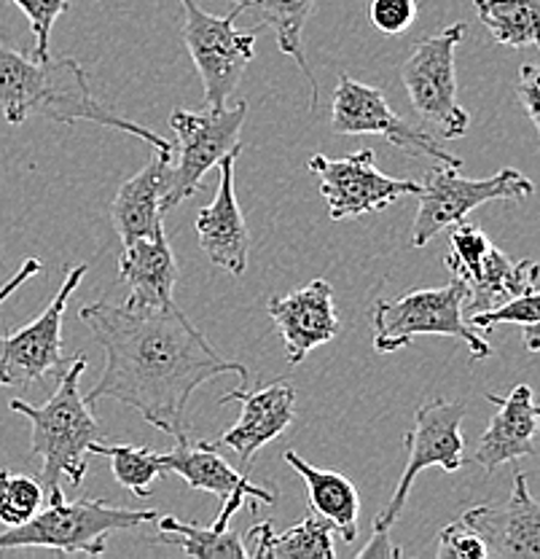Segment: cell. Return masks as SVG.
Here are the masks:
<instances>
[{"instance_id": "cell-1", "label": "cell", "mask_w": 540, "mask_h": 559, "mask_svg": "<svg viewBox=\"0 0 540 559\" xmlns=\"http://www.w3.org/2000/svg\"><path fill=\"white\" fill-rule=\"evenodd\" d=\"M79 318L106 349V369L84 395L86 404L121 401L176 441H185V409L196 388L224 374L248 382L245 366L224 358L176 305L130 310L95 301L81 307Z\"/></svg>"}, {"instance_id": "cell-2", "label": "cell", "mask_w": 540, "mask_h": 559, "mask_svg": "<svg viewBox=\"0 0 540 559\" xmlns=\"http://www.w3.org/2000/svg\"><path fill=\"white\" fill-rule=\"evenodd\" d=\"M0 116L11 127H22L31 119L60 121L65 127L92 121L141 138L159 154L172 156L170 140L97 100L89 86V75L75 57L38 60L3 38H0Z\"/></svg>"}, {"instance_id": "cell-3", "label": "cell", "mask_w": 540, "mask_h": 559, "mask_svg": "<svg viewBox=\"0 0 540 559\" xmlns=\"http://www.w3.org/2000/svg\"><path fill=\"white\" fill-rule=\"evenodd\" d=\"M86 364V353H75L68 369L57 377V390L46 404L36 406L25 399L9 401L11 412L31 419V452L44 463L40 485L46 495L60 492L62 479L79 487L89 471L92 444L106 441V430L81 395Z\"/></svg>"}, {"instance_id": "cell-4", "label": "cell", "mask_w": 540, "mask_h": 559, "mask_svg": "<svg viewBox=\"0 0 540 559\" xmlns=\"http://www.w3.org/2000/svg\"><path fill=\"white\" fill-rule=\"evenodd\" d=\"M46 498H49V509L0 533V551L51 549L57 555L103 557L110 533L132 530L159 516L154 509H121L100 498H81L75 503H65L62 489Z\"/></svg>"}, {"instance_id": "cell-5", "label": "cell", "mask_w": 540, "mask_h": 559, "mask_svg": "<svg viewBox=\"0 0 540 559\" xmlns=\"http://www.w3.org/2000/svg\"><path fill=\"white\" fill-rule=\"evenodd\" d=\"M468 301V285L460 277L441 288H420L411 294L380 299L371 310L376 353H396L411 345L417 336H455L470 347L473 360L492 355V345L463 318Z\"/></svg>"}, {"instance_id": "cell-6", "label": "cell", "mask_w": 540, "mask_h": 559, "mask_svg": "<svg viewBox=\"0 0 540 559\" xmlns=\"http://www.w3.org/2000/svg\"><path fill=\"white\" fill-rule=\"evenodd\" d=\"M466 22H455L431 38H422L400 66V81L415 114L446 140L466 138L470 127V116L457 100L455 70L457 46L466 38Z\"/></svg>"}, {"instance_id": "cell-7", "label": "cell", "mask_w": 540, "mask_h": 559, "mask_svg": "<svg viewBox=\"0 0 540 559\" xmlns=\"http://www.w3.org/2000/svg\"><path fill=\"white\" fill-rule=\"evenodd\" d=\"M532 191H536V183L514 167H503L492 178L470 180L463 178L457 167L439 162L420 183V194H417L420 205H417L415 226H411V245L425 248L441 231L466 221V215L476 207L497 200H527Z\"/></svg>"}, {"instance_id": "cell-8", "label": "cell", "mask_w": 540, "mask_h": 559, "mask_svg": "<svg viewBox=\"0 0 540 559\" xmlns=\"http://www.w3.org/2000/svg\"><path fill=\"white\" fill-rule=\"evenodd\" d=\"M248 114H251V105L245 100L218 105V108L207 105L202 114L185 108L172 110L170 127L178 138V165L170 170V186L161 197L165 213L194 197L205 183V175L218 167L226 154L242 148L240 132Z\"/></svg>"}, {"instance_id": "cell-9", "label": "cell", "mask_w": 540, "mask_h": 559, "mask_svg": "<svg viewBox=\"0 0 540 559\" xmlns=\"http://www.w3.org/2000/svg\"><path fill=\"white\" fill-rule=\"evenodd\" d=\"M180 5H183V44L205 86V103L218 108L229 103L253 62L255 31H237L235 22L240 16L237 9L216 16L207 14L196 0H180Z\"/></svg>"}, {"instance_id": "cell-10", "label": "cell", "mask_w": 540, "mask_h": 559, "mask_svg": "<svg viewBox=\"0 0 540 559\" xmlns=\"http://www.w3.org/2000/svg\"><path fill=\"white\" fill-rule=\"evenodd\" d=\"M463 419H466V404H457V401L433 399L417 409L415 423H411V428L404 436V474H400L391 500L376 514L374 530H387L391 533L393 524L404 514L411 485L420 476V471L435 465V468L446 471V474H457L463 468V463H466V457H463V452H466Z\"/></svg>"}, {"instance_id": "cell-11", "label": "cell", "mask_w": 540, "mask_h": 559, "mask_svg": "<svg viewBox=\"0 0 540 559\" xmlns=\"http://www.w3.org/2000/svg\"><path fill=\"white\" fill-rule=\"evenodd\" d=\"M89 266L81 264L68 272L60 290L44 312L14 334H0V388H27L60 377L68 369L62 358V323L68 301L86 277Z\"/></svg>"}, {"instance_id": "cell-12", "label": "cell", "mask_w": 540, "mask_h": 559, "mask_svg": "<svg viewBox=\"0 0 540 559\" xmlns=\"http://www.w3.org/2000/svg\"><path fill=\"white\" fill-rule=\"evenodd\" d=\"M331 130L336 135H376L396 145L404 154L431 156L441 165L457 167V170L463 167L460 156L441 148L431 132L400 119L376 86L356 81L347 73H341L336 81L334 103H331Z\"/></svg>"}, {"instance_id": "cell-13", "label": "cell", "mask_w": 540, "mask_h": 559, "mask_svg": "<svg viewBox=\"0 0 540 559\" xmlns=\"http://www.w3.org/2000/svg\"><path fill=\"white\" fill-rule=\"evenodd\" d=\"M310 173L317 178L321 194L328 207L331 221H356L391 207L393 202L409 194H420L415 180L391 178L376 167L374 148L356 151L341 159L315 154L307 162Z\"/></svg>"}, {"instance_id": "cell-14", "label": "cell", "mask_w": 540, "mask_h": 559, "mask_svg": "<svg viewBox=\"0 0 540 559\" xmlns=\"http://www.w3.org/2000/svg\"><path fill=\"white\" fill-rule=\"evenodd\" d=\"M159 465L165 468V474H178L191 489H200V492H211L220 498V514L213 522V527L226 530L231 520L237 516V511L242 509V503L255 506H275L277 492L269 487H259L255 481L248 479L242 471H237L235 465L226 463L224 454L218 452L216 444L211 441H200V444L189 447L185 441H178L172 452H156Z\"/></svg>"}, {"instance_id": "cell-15", "label": "cell", "mask_w": 540, "mask_h": 559, "mask_svg": "<svg viewBox=\"0 0 540 559\" xmlns=\"http://www.w3.org/2000/svg\"><path fill=\"white\" fill-rule=\"evenodd\" d=\"M266 312L277 334L283 336L290 366H299L312 349L328 345L341 331V320L334 307V288L323 277L312 280L293 294L269 299Z\"/></svg>"}, {"instance_id": "cell-16", "label": "cell", "mask_w": 540, "mask_h": 559, "mask_svg": "<svg viewBox=\"0 0 540 559\" xmlns=\"http://www.w3.org/2000/svg\"><path fill=\"white\" fill-rule=\"evenodd\" d=\"M495 559H540V503L530 495L527 476L516 471L505 506H473L460 516Z\"/></svg>"}, {"instance_id": "cell-17", "label": "cell", "mask_w": 540, "mask_h": 559, "mask_svg": "<svg viewBox=\"0 0 540 559\" xmlns=\"http://www.w3.org/2000/svg\"><path fill=\"white\" fill-rule=\"evenodd\" d=\"M242 148L231 151L218 162V191L216 200L196 213V237L200 248L229 275H245L248 259H251V231H248L245 215L235 194V165Z\"/></svg>"}, {"instance_id": "cell-18", "label": "cell", "mask_w": 540, "mask_h": 559, "mask_svg": "<svg viewBox=\"0 0 540 559\" xmlns=\"http://www.w3.org/2000/svg\"><path fill=\"white\" fill-rule=\"evenodd\" d=\"M240 404V419L220 436V444L240 454L242 465L264 450L269 441L280 439L296 423V388L290 382H272L255 390H231L220 404Z\"/></svg>"}, {"instance_id": "cell-19", "label": "cell", "mask_w": 540, "mask_h": 559, "mask_svg": "<svg viewBox=\"0 0 540 559\" xmlns=\"http://www.w3.org/2000/svg\"><path fill=\"white\" fill-rule=\"evenodd\" d=\"M487 401L495 406V417L490 419L484 436L476 444L473 460L487 474H495L503 463L536 454V444H532V436L538 433L536 401H532L530 384H516L503 399L487 393Z\"/></svg>"}, {"instance_id": "cell-20", "label": "cell", "mask_w": 540, "mask_h": 559, "mask_svg": "<svg viewBox=\"0 0 540 559\" xmlns=\"http://www.w3.org/2000/svg\"><path fill=\"white\" fill-rule=\"evenodd\" d=\"M119 277L130 285L124 307L130 310H165L176 305L178 259L167 240V229L154 237L127 242L119 259Z\"/></svg>"}, {"instance_id": "cell-21", "label": "cell", "mask_w": 540, "mask_h": 559, "mask_svg": "<svg viewBox=\"0 0 540 559\" xmlns=\"http://www.w3.org/2000/svg\"><path fill=\"white\" fill-rule=\"evenodd\" d=\"M170 156L156 151L154 159L141 173L127 178L116 191L113 202H110V224H113L121 245L165 231L161 197L170 186Z\"/></svg>"}, {"instance_id": "cell-22", "label": "cell", "mask_w": 540, "mask_h": 559, "mask_svg": "<svg viewBox=\"0 0 540 559\" xmlns=\"http://www.w3.org/2000/svg\"><path fill=\"white\" fill-rule=\"evenodd\" d=\"M231 3L240 11V16L248 14L255 25L269 27L275 33L283 55H288L299 66L307 84H310V108H317L321 84H317L304 51V27L315 11L317 0H231Z\"/></svg>"}, {"instance_id": "cell-23", "label": "cell", "mask_w": 540, "mask_h": 559, "mask_svg": "<svg viewBox=\"0 0 540 559\" xmlns=\"http://www.w3.org/2000/svg\"><path fill=\"white\" fill-rule=\"evenodd\" d=\"M286 463L299 474V479L307 485V498H310V511L321 514L323 520L334 524L336 533H341L345 544H352L358 538V514H360V495L356 485L339 471L315 468L299 457V452L288 450Z\"/></svg>"}, {"instance_id": "cell-24", "label": "cell", "mask_w": 540, "mask_h": 559, "mask_svg": "<svg viewBox=\"0 0 540 559\" xmlns=\"http://www.w3.org/2000/svg\"><path fill=\"white\" fill-rule=\"evenodd\" d=\"M334 524L310 511L299 524L286 533H275L272 522H259L248 530L245 549L255 559H334Z\"/></svg>"}, {"instance_id": "cell-25", "label": "cell", "mask_w": 540, "mask_h": 559, "mask_svg": "<svg viewBox=\"0 0 540 559\" xmlns=\"http://www.w3.org/2000/svg\"><path fill=\"white\" fill-rule=\"evenodd\" d=\"M479 22L497 44L540 49V0H473Z\"/></svg>"}, {"instance_id": "cell-26", "label": "cell", "mask_w": 540, "mask_h": 559, "mask_svg": "<svg viewBox=\"0 0 540 559\" xmlns=\"http://www.w3.org/2000/svg\"><path fill=\"white\" fill-rule=\"evenodd\" d=\"M156 544H172L183 549L185 557L194 559H245V538L237 535L235 530L202 527L194 522H180L178 516L167 514L159 520V535Z\"/></svg>"}, {"instance_id": "cell-27", "label": "cell", "mask_w": 540, "mask_h": 559, "mask_svg": "<svg viewBox=\"0 0 540 559\" xmlns=\"http://www.w3.org/2000/svg\"><path fill=\"white\" fill-rule=\"evenodd\" d=\"M92 454L108 457L113 479L124 489H130L135 498H148L156 481L165 476L159 457H156V452L148 450V447L106 444V441H97V444H92Z\"/></svg>"}, {"instance_id": "cell-28", "label": "cell", "mask_w": 540, "mask_h": 559, "mask_svg": "<svg viewBox=\"0 0 540 559\" xmlns=\"http://www.w3.org/2000/svg\"><path fill=\"white\" fill-rule=\"evenodd\" d=\"M490 250V237L479 226L460 221V224L449 226V250H446L444 264L452 272V277H460L468 285L476 277V272L481 270Z\"/></svg>"}, {"instance_id": "cell-29", "label": "cell", "mask_w": 540, "mask_h": 559, "mask_svg": "<svg viewBox=\"0 0 540 559\" xmlns=\"http://www.w3.org/2000/svg\"><path fill=\"white\" fill-rule=\"evenodd\" d=\"M46 500V489L31 476L11 474L9 468L0 471V522L5 527L27 522L36 516Z\"/></svg>"}, {"instance_id": "cell-30", "label": "cell", "mask_w": 540, "mask_h": 559, "mask_svg": "<svg viewBox=\"0 0 540 559\" xmlns=\"http://www.w3.org/2000/svg\"><path fill=\"white\" fill-rule=\"evenodd\" d=\"M22 14L27 16L31 22V31H33V57L38 60H46L49 55V40H51V31H55V22L71 9L68 0H11Z\"/></svg>"}, {"instance_id": "cell-31", "label": "cell", "mask_w": 540, "mask_h": 559, "mask_svg": "<svg viewBox=\"0 0 540 559\" xmlns=\"http://www.w3.org/2000/svg\"><path fill=\"white\" fill-rule=\"evenodd\" d=\"M439 559H487V546L481 535L470 527L468 522L457 520L446 524L439 533V546H435Z\"/></svg>"}, {"instance_id": "cell-32", "label": "cell", "mask_w": 540, "mask_h": 559, "mask_svg": "<svg viewBox=\"0 0 540 559\" xmlns=\"http://www.w3.org/2000/svg\"><path fill=\"white\" fill-rule=\"evenodd\" d=\"M371 25L385 35H400L417 20V0H371Z\"/></svg>"}, {"instance_id": "cell-33", "label": "cell", "mask_w": 540, "mask_h": 559, "mask_svg": "<svg viewBox=\"0 0 540 559\" xmlns=\"http://www.w3.org/2000/svg\"><path fill=\"white\" fill-rule=\"evenodd\" d=\"M516 97L525 105L527 116L536 124L540 138V66H521L519 81H516Z\"/></svg>"}, {"instance_id": "cell-34", "label": "cell", "mask_w": 540, "mask_h": 559, "mask_svg": "<svg viewBox=\"0 0 540 559\" xmlns=\"http://www.w3.org/2000/svg\"><path fill=\"white\" fill-rule=\"evenodd\" d=\"M40 270H44V264H40L38 259H27L25 264H22L20 270L14 272V275H11L3 285H0V305H3L5 299H11V294H16V290H20L22 285L27 283V280L36 277Z\"/></svg>"}, {"instance_id": "cell-35", "label": "cell", "mask_w": 540, "mask_h": 559, "mask_svg": "<svg viewBox=\"0 0 540 559\" xmlns=\"http://www.w3.org/2000/svg\"><path fill=\"white\" fill-rule=\"evenodd\" d=\"M404 551L398 549L396 544L391 540L387 530H374L369 544L358 551V559H369V557H400Z\"/></svg>"}, {"instance_id": "cell-36", "label": "cell", "mask_w": 540, "mask_h": 559, "mask_svg": "<svg viewBox=\"0 0 540 559\" xmlns=\"http://www.w3.org/2000/svg\"><path fill=\"white\" fill-rule=\"evenodd\" d=\"M525 347L527 353H540V320L532 325H525Z\"/></svg>"}, {"instance_id": "cell-37", "label": "cell", "mask_w": 540, "mask_h": 559, "mask_svg": "<svg viewBox=\"0 0 540 559\" xmlns=\"http://www.w3.org/2000/svg\"><path fill=\"white\" fill-rule=\"evenodd\" d=\"M536 423H538V433H540V406H536Z\"/></svg>"}]
</instances>
